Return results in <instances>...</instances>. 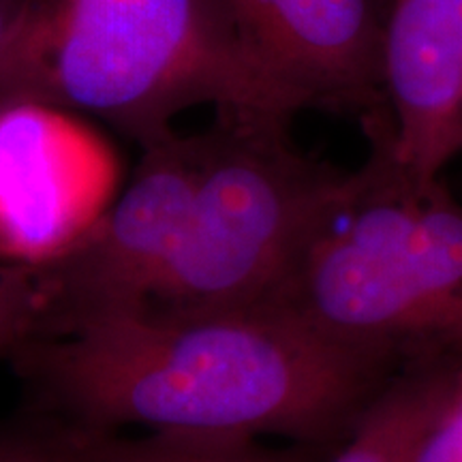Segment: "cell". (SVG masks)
Masks as SVG:
<instances>
[{
  "label": "cell",
  "mask_w": 462,
  "mask_h": 462,
  "mask_svg": "<svg viewBox=\"0 0 462 462\" xmlns=\"http://www.w3.org/2000/svg\"><path fill=\"white\" fill-rule=\"evenodd\" d=\"M56 420L88 429L279 435L345 443L402 364L338 343L279 302L140 309L28 346L14 360Z\"/></svg>",
  "instance_id": "6da1fadb"
},
{
  "label": "cell",
  "mask_w": 462,
  "mask_h": 462,
  "mask_svg": "<svg viewBox=\"0 0 462 462\" xmlns=\"http://www.w3.org/2000/svg\"><path fill=\"white\" fill-rule=\"evenodd\" d=\"M9 99L99 116L142 148L190 107L281 125L300 114L225 0H28L0 56Z\"/></svg>",
  "instance_id": "7a4b0ae2"
},
{
  "label": "cell",
  "mask_w": 462,
  "mask_h": 462,
  "mask_svg": "<svg viewBox=\"0 0 462 462\" xmlns=\"http://www.w3.org/2000/svg\"><path fill=\"white\" fill-rule=\"evenodd\" d=\"M273 298L338 343L404 364L462 354V204L392 146L388 109Z\"/></svg>",
  "instance_id": "3957f363"
},
{
  "label": "cell",
  "mask_w": 462,
  "mask_h": 462,
  "mask_svg": "<svg viewBox=\"0 0 462 462\" xmlns=\"http://www.w3.org/2000/svg\"><path fill=\"white\" fill-rule=\"evenodd\" d=\"M195 137L193 201L146 309L198 313L268 302L346 171L304 154L289 125L270 120L218 116Z\"/></svg>",
  "instance_id": "277c9868"
},
{
  "label": "cell",
  "mask_w": 462,
  "mask_h": 462,
  "mask_svg": "<svg viewBox=\"0 0 462 462\" xmlns=\"http://www.w3.org/2000/svg\"><path fill=\"white\" fill-rule=\"evenodd\" d=\"M195 178V135L173 129L142 148V161L125 193L78 245L42 265L50 337L146 309L176 253Z\"/></svg>",
  "instance_id": "5b68a950"
},
{
  "label": "cell",
  "mask_w": 462,
  "mask_h": 462,
  "mask_svg": "<svg viewBox=\"0 0 462 462\" xmlns=\"http://www.w3.org/2000/svg\"><path fill=\"white\" fill-rule=\"evenodd\" d=\"M120 161L69 109L0 101V262L65 255L118 198Z\"/></svg>",
  "instance_id": "8992f818"
},
{
  "label": "cell",
  "mask_w": 462,
  "mask_h": 462,
  "mask_svg": "<svg viewBox=\"0 0 462 462\" xmlns=\"http://www.w3.org/2000/svg\"><path fill=\"white\" fill-rule=\"evenodd\" d=\"M238 31L298 112L360 120L388 109L377 0H225Z\"/></svg>",
  "instance_id": "52a82bcc"
},
{
  "label": "cell",
  "mask_w": 462,
  "mask_h": 462,
  "mask_svg": "<svg viewBox=\"0 0 462 462\" xmlns=\"http://www.w3.org/2000/svg\"><path fill=\"white\" fill-rule=\"evenodd\" d=\"M381 73L398 161L443 176L462 154V0H392Z\"/></svg>",
  "instance_id": "ba28073f"
},
{
  "label": "cell",
  "mask_w": 462,
  "mask_h": 462,
  "mask_svg": "<svg viewBox=\"0 0 462 462\" xmlns=\"http://www.w3.org/2000/svg\"><path fill=\"white\" fill-rule=\"evenodd\" d=\"M462 377V354L404 364L330 462H409Z\"/></svg>",
  "instance_id": "9c48e42d"
},
{
  "label": "cell",
  "mask_w": 462,
  "mask_h": 462,
  "mask_svg": "<svg viewBox=\"0 0 462 462\" xmlns=\"http://www.w3.org/2000/svg\"><path fill=\"white\" fill-rule=\"evenodd\" d=\"M58 421L65 426L78 462H315V448L273 449L253 437L167 430L123 437L116 430Z\"/></svg>",
  "instance_id": "30bf717a"
},
{
  "label": "cell",
  "mask_w": 462,
  "mask_h": 462,
  "mask_svg": "<svg viewBox=\"0 0 462 462\" xmlns=\"http://www.w3.org/2000/svg\"><path fill=\"white\" fill-rule=\"evenodd\" d=\"M50 337V300L42 265L0 262V357H15Z\"/></svg>",
  "instance_id": "8fae6325"
},
{
  "label": "cell",
  "mask_w": 462,
  "mask_h": 462,
  "mask_svg": "<svg viewBox=\"0 0 462 462\" xmlns=\"http://www.w3.org/2000/svg\"><path fill=\"white\" fill-rule=\"evenodd\" d=\"M0 462H78L56 418L0 430Z\"/></svg>",
  "instance_id": "7c38bea8"
},
{
  "label": "cell",
  "mask_w": 462,
  "mask_h": 462,
  "mask_svg": "<svg viewBox=\"0 0 462 462\" xmlns=\"http://www.w3.org/2000/svg\"><path fill=\"white\" fill-rule=\"evenodd\" d=\"M409 462H462V377Z\"/></svg>",
  "instance_id": "4fadbf2b"
},
{
  "label": "cell",
  "mask_w": 462,
  "mask_h": 462,
  "mask_svg": "<svg viewBox=\"0 0 462 462\" xmlns=\"http://www.w3.org/2000/svg\"><path fill=\"white\" fill-rule=\"evenodd\" d=\"M28 0H0V56L11 42V34L17 28Z\"/></svg>",
  "instance_id": "5bb4252c"
}]
</instances>
